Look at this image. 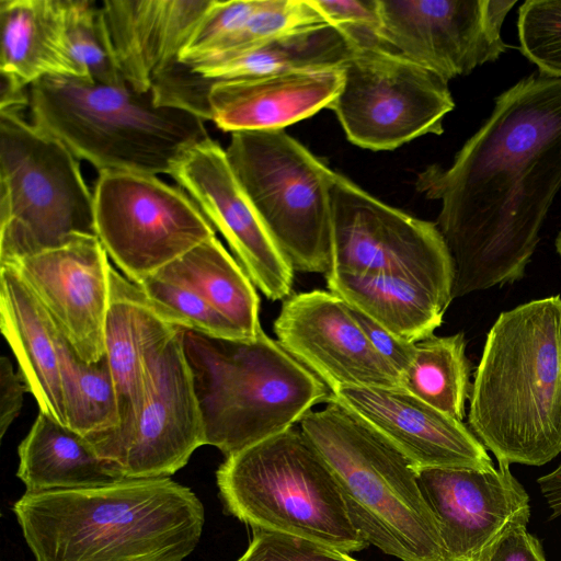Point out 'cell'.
Segmentation results:
<instances>
[{
	"label": "cell",
	"instance_id": "cell-5",
	"mask_svg": "<svg viewBox=\"0 0 561 561\" xmlns=\"http://www.w3.org/2000/svg\"><path fill=\"white\" fill-rule=\"evenodd\" d=\"M205 445L225 457L293 427L331 391L263 330L253 341L184 330Z\"/></svg>",
	"mask_w": 561,
	"mask_h": 561
},
{
	"label": "cell",
	"instance_id": "cell-1",
	"mask_svg": "<svg viewBox=\"0 0 561 561\" xmlns=\"http://www.w3.org/2000/svg\"><path fill=\"white\" fill-rule=\"evenodd\" d=\"M416 188L440 201L454 299L520 280L561 188V78L533 72L497 95L451 165L428 167Z\"/></svg>",
	"mask_w": 561,
	"mask_h": 561
},
{
	"label": "cell",
	"instance_id": "cell-39",
	"mask_svg": "<svg viewBox=\"0 0 561 561\" xmlns=\"http://www.w3.org/2000/svg\"><path fill=\"white\" fill-rule=\"evenodd\" d=\"M350 308L371 346L397 373L402 381L403 375L413 360L415 344L398 339L364 312L352 306Z\"/></svg>",
	"mask_w": 561,
	"mask_h": 561
},
{
	"label": "cell",
	"instance_id": "cell-27",
	"mask_svg": "<svg viewBox=\"0 0 561 561\" xmlns=\"http://www.w3.org/2000/svg\"><path fill=\"white\" fill-rule=\"evenodd\" d=\"M325 279L331 293L413 344L434 335L448 308L423 286L401 277L329 272Z\"/></svg>",
	"mask_w": 561,
	"mask_h": 561
},
{
	"label": "cell",
	"instance_id": "cell-19",
	"mask_svg": "<svg viewBox=\"0 0 561 561\" xmlns=\"http://www.w3.org/2000/svg\"><path fill=\"white\" fill-rule=\"evenodd\" d=\"M417 472L427 468H493L486 448L462 421L402 388L345 386L331 391Z\"/></svg>",
	"mask_w": 561,
	"mask_h": 561
},
{
	"label": "cell",
	"instance_id": "cell-33",
	"mask_svg": "<svg viewBox=\"0 0 561 561\" xmlns=\"http://www.w3.org/2000/svg\"><path fill=\"white\" fill-rule=\"evenodd\" d=\"M319 24L325 22L309 0H259L247 23L234 36L217 51L195 60L240 51L261 42Z\"/></svg>",
	"mask_w": 561,
	"mask_h": 561
},
{
	"label": "cell",
	"instance_id": "cell-15",
	"mask_svg": "<svg viewBox=\"0 0 561 561\" xmlns=\"http://www.w3.org/2000/svg\"><path fill=\"white\" fill-rule=\"evenodd\" d=\"M228 242L252 283L270 300L290 296L294 270L271 237L211 138L190 148L171 174Z\"/></svg>",
	"mask_w": 561,
	"mask_h": 561
},
{
	"label": "cell",
	"instance_id": "cell-6",
	"mask_svg": "<svg viewBox=\"0 0 561 561\" xmlns=\"http://www.w3.org/2000/svg\"><path fill=\"white\" fill-rule=\"evenodd\" d=\"M298 424L330 469L368 545L401 561H443L435 519L416 471L402 455L331 399Z\"/></svg>",
	"mask_w": 561,
	"mask_h": 561
},
{
	"label": "cell",
	"instance_id": "cell-25",
	"mask_svg": "<svg viewBox=\"0 0 561 561\" xmlns=\"http://www.w3.org/2000/svg\"><path fill=\"white\" fill-rule=\"evenodd\" d=\"M25 492L95 488L125 479L88 438L39 411L18 448Z\"/></svg>",
	"mask_w": 561,
	"mask_h": 561
},
{
	"label": "cell",
	"instance_id": "cell-38",
	"mask_svg": "<svg viewBox=\"0 0 561 561\" xmlns=\"http://www.w3.org/2000/svg\"><path fill=\"white\" fill-rule=\"evenodd\" d=\"M527 519L511 524L478 561H547L542 546L527 529Z\"/></svg>",
	"mask_w": 561,
	"mask_h": 561
},
{
	"label": "cell",
	"instance_id": "cell-18",
	"mask_svg": "<svg viewBox=\"0 0 561 561\" xmlns=\"http://www.w3.org/2000/svg\"><path fill=\"white\" fill-rule=\"evenodd\" d=\"M108 255L96 236L24 257L14 265L79 357L105 354L110 304Z\"/></svg>",
	"mask_w": 561,
	"mask_h": 561
},
{
	"label": "cell",
	"instance_id": "cell-12",
	"mask_svg": "<svg viewBox=\"0 0 561 561\" xmlns=\"http://www.w3.org/2000/svg\"><path fill=\"white\" fill-rule=\"evenodd\" d=\"M95 233L133 283L156 274L216 236L194 201L157 175L99 172L93 190Z\"/></svg>",
	"mask_w": 561,
	"mask_h": 561
},
{
	"label": "cell",
	"instance_id": "cell-16",
	"mask_svg": "<svg viewBox=\"0 0 561 561\" xmlns=\"http://www.w3.org/2000/svg\"><path fill=\"white\" fill-rule=\"evenodd\" d=\"M273 327L280 346L330 391L345 386L402 388L350 306L330 290L288 296Z\"/></svg>",
	"mask_w": 561,
	"mask_h": 561
},
{
	"label": "cell",
	"instance_id": "cell-30",
	"mask_svg": "<svg viewBox=\"0 0 561 561\" xmlns=\"http://www.w3.org/2000/svg\"><path fill=\"white\" fill-rule=\"evenodd\" d=\"M59 356L67 426L83 436L116 428L121 422L118 396L106 356L84 362L62 333Z\"/></svg>",
	"mask_w": 561,
	"mask_h": 561
},
{
	"label": "cell",
	"instance_id": "cell-35",
	"mask_svg": "<svg viewBox=\"0 0 561 561\" xmlns=\"http://www.w3.org/2000/svg\"><path fill=\"white\" fill-rule=\"evenodd\" d=\"M257 1L215 0L180 55V61L188 62L217 51L244 26Z\"/></svg>",
	"mask_w": 561,
	"mask_h": 561
},
{
	"label": "cell",
	"instance_id": "cell-2",
	"mask_svg": "<svg viewBox=\"0 0 561 561\" xmlns=\"http://www.w3.org/2000/svg\"><path fill=\"white\" fill-rule=\"evenodd\" d=\"M12 511L35 561H183L205 523L198 496L171 478L25 492Z\"/></svg>",
	"mask_w": 561,
	"mask_h": 561
},
{
	"label": "cell",
	"instance_id": "cell-23",
	"mask_svg": "<svg viewBox=\"0 0 561 561\" xmlns=\"http://www.w3.org/2000/svg\"><path fill=\"white\" fill-rule=\"evenodd\" d=\"M0 325L39 411L67 425L60 379L61 332L11 264H0Z\"/></svg>",
	"mask_w": 561,
	"mask_h": 561
},
{
	"label": "cell",
	"instance_id": "cell-14",
	"mask_svg": "<svg viewBox=\"0 0 561 561\" xmlns=\"http://www.w3.org/2000/svg\"><path fill=\"white\" fill-rule=\"evenodd\" d=\"M506 0H378L380 43L445 81L493 62L510 47Z\"/></svg>",
	"mask_w": 561,
	"mask_h": 561
},
{
	"label": "cell",
	"instance_id": "cell-28",
	"mask_svg": "<svg viewBox=\"0 0 561 561\" xmlns=\"http://www.w3.org/2000/svg\"><path fill=\"white\" fill-rule=\"evenodd\" d=\"M203 297L248 341L263 330L255 286L216 236L199 243L156 273Z\"/></svg>",
	"mask_w": 561,
	"mask_h": 561
},
{
	"label": "cell",
	"instance_id": "cell-21",
	"mask_svg": "<svg viewBox=\"0 0 561 561\" xmlns=\"http://www.w3.org/2000/svg\"><path fill=\"white\" fill-rule=\"evenodd\" d=\"M215 0H104L100 2L125 82L148 93L180 55Z\"/></svg>",
	"mask_w": 561,
	"mask_h": 561
},
{
	"label": "cell",
	"instance_id": "cell-29",
	"mask_svg": "<svg viewBox=\"0 0 561 561\" xmlns=\"http://www.w3.org/2000/svg\"><path fill=\"white\" fill-rule=\"evenodd\" d=\"M471 364L463 332L431 336L415 343V354L402 377V389L445 414L462 421L470 397Z\"/></svg>",
	"mask_w": 561,
	"mask_h": 561
},
{
	"label": "cell",
	"instance_id": "cell-32",
	"mask_svg": "<svg viewBox=\"0 0 561 561\" xmlns=\"http://www.w3.org/2000/svg\"><path fill=\"white\" fill-rule=\"evenodd\" d=\"M135 284L181 328L215 337L248 341L230 321L191 288L157 274Z\"/></svg>",
	"mask_w": 561,
	"mask_h": 561
},
{
	"label": "cell",
	"instance_id": "cell-37",
	"mask_svg": "<svg viewBox=\"0 0 561 561\" xmlns=\"http://www.w3.org/2000/svg\"><path fill=\"white\" fill-rule=\"evenodd\" d=\"M325 23L347 35L356 46L381 44L378 0H309Z\"/></svg>",
	"mask_w": 561,
	"mask_h": 561
},
{
	"label": "cell",
	"instance_id": "cell-42",
	"mask_svg": "<svg viewBox=\"0 0 561 561\" xmlns=\"http://www.w3.org/2000/svg\"><path fill=\"white\" fill-rule=\"evenodd\" d=\"M554 245H556V251L561 259V231H559V233L556 238Z\"/></svg>",
	"mask_w": 561,
	"mask_h": 561
},
{
	"label": "cell",
	"instance_id": "cell-24",
	"mask_svg": "<svg viewBox=\"0 0 561 561\" xmlns=\"http://www.w3.org/2000/svg\"><path fill=\"white\" fill-rule=\"evenodd\" d=\"M67 0H0L1 79L20 89L76 78L66 38Z\"/></svg>",
	"mask_w": 561,
	"mask_h": 561
},
{
	"label": "cell",
	"instance_id": "cell-22",
	"mask_svg": "<svg viewBox=\"0 0 561 561\" xmlns=\"http://www.w3.org/2000/svg\"><path fill=\"white\" fill-rule=\"evenodd\" d=\"M181 329L137 284L111 266L104 355L116 385L121 422L110 432L134 421L146 398L151 363Z\"/></svg>",
	"mask_w": 561,
	"mask_h": 561
},
{
	"label": "cell",
	"instance_id": "cell-4",
	"mask_svg": "<svg viewBox=\"0 0 561 561\" xmlns=\"http://www.w3.org/2000/svg\"><path fill=\"white\" fill-rule=\"evenodd\" d=\"M32 124L99 172L171 174L193 146L209 139L201 117L158 105L152 92L49 76L30 87Z\"/></svg>",
	"mask_w": 561,
	"mask_h": 561
},
{
	"label": "cell",
	"instance_id": "cell-40",
	"mask_svg": "<svg viewBox=\"0 0 561 561\" xmlns=\"http://www.w3.org/2000/svg\"><path fill=\"white\" fill-rule=\"evenodd\" d=\"M30 392V387L19 370L14 368L7 356L0 358V438H2L19 416L23 404V396Z\"/></svg>",
	"mask_w": 561,
	"mask_h": 561
},
{
	"label": "cell",
	"instance_id": "cell-9",
	"mask_svg": "<svg viewBox=\"0 0 561 561\" xmlns=\"http://www.w3.org/2000/svg\"><path fill=\"white\" fill-rule=\"evenodd\" d=\"M228 161L294 271L332 267V170L284 131L232 133Z\"/></svg>",
	"mask_w": 561,
	"mask_h": 561
},
{
	"label": "cell",
	"instance_id": "cell-8",
	"mask_svg": "<svg viewBox=\"0 0 561 561\" xmlns=\"http://www.w3.org/2000/svg\"><path fill=\"white\" fill-rule=\"evenodd\" d=\"M96 236L79 159L16 111H0V264Z\"/></svg>",
	"mask_w": 561,
	"mask_h": 561
},
{
	"label": "cell",
	"instance_id": "cell-31",
	"mask_svg": "<svg viewBox=\"0 0 561 561\" xmlns=\"http://www.w3.org/2000/svg\"><path fill=\"white\" fill-rule=\"evenodd\" d=\"M66 38L76 78L102 84L126 83L100 3L91 0H67Z\"/></svg>",
	"mask_w": 561,
	"mask_h": 561
},
{
	"label": "cell",
	"instance_id": "cell-13",
	"mask_svg": "<svg viewBox=\"0 0 561 561\" xmlns=\"http://www.w3.org/2000/svg\"><path fill=\"white\" fill-rule=\"evenodd\" d=\"M181 329L151 363L145 401L129 426L85 436L125 479L170 478L205 445Z\"/></svg>",
	"mask_w": 561,
	"mask_h": 561
},
{
	"label": "cell",
	"instance_id": "cell-3",
	"mask_svg": "<svg viewBox=\"0 0 561 561\" xmlns=\"http://www.w3.org/2000/svg\"><path fill=\"white\" fill-rule=\"evenodd\" d=\"M469 402V428L499 463L542 466L561 453L560 295L499 314Z\"/></svg>",
	"mask_w": 561,
	"mask_h": 561
},
{
	"label": "cell",
	"instance_id": "cell-34",
	"mask_svg": "<svg viewBox=\"0 0 561 561\" xmlns=\"http://www.w3.org/2000/svg\"><path fill=\"white\" fill-rule=\"evenodd\" d=\"M517 27L523 55L539 72L561 78V0H526Z\"/></svg>",
	"mask_w": 561,
	"mask_h": 561
},
{
	"label": "cell",
	"instance_id": "cell-41",
	"mask_svg": "<svg viewBox=\"0 0 561 561\" xmlns=\"http://www.w3.org/2000/svg\"><path fill=\"white\" fill-rule=\"evenodd\" d=\"M537 482L551 511V518L561 516V463L551 472L538 478Z\"/></svg>",
	"mask_w": 561,
	"mask_h": 561
},
{
	"label": "cell",
	"instance_id": "cell-36",
	"mask_svg": "<svg viewBox=\"0 0 561 561\" xmlns=\"http://www.w3.org/2000/svg\"><path fill=\"white\" fill-rule=\"evenodd\" d=\"M237 561H358L339 551L304 537L252 528V538L245 552Z\"/></svg>",
	"mask_w": 561,
	"mask_h": 561
},
{
	"label": "cell",
	"instance_id": "cell-26",
	"mask_svg": "<svg viewBox=\"0 0 561 561\" xmlns=\"http://www.w3.org/2000/svg\"><path fill=\"white\" fill-rule=\"evenodd\" d=\"M355 48L347 35L325 23L264 41L240 51L183 64L211 84L289 70L341 68Z\"/></svg>",
	"mask_w": 561,
	"mask_h": 561
},
{
	"label": "cell",
	"instance_id": "cell-11",
	"mask_svg": "<svg viewBox=\"0 0 561 561\" xmlns=\"http://www.w3.org/2000/svg\"><path fill=\"white\" fill-rule=\"evenodd\" d=\"M331 108L347 139L370 150H393L444 131L454 110L448 82L382 44L356 46L343 65Z\"/></svg>",
	"mask_w": 561,
	"mask_h": 561
},
{
	"label": "cell",
	"instance_id": "cell-17",
	"mask_svg": "<svg viewBox=\"0 0 561 561\" xmlns=\"http://www.w3.org/2000/svg\"><path fill=\"white\" fill-rule=\"evenodd\" d=\"M416 474L437 526L443 561H478L511 524L529 520L528 493L508 465L427 468Z\"/></svg>",
	"mask_w": 561,
	"mask_h": 561
},
{
	"label": "cell",
	"instance_id": "cell-10",
	"mask_svg": "<svg viewBox=\"0 0 561 561\" xmlns=\"http://www.w3.org/2000/svg\"><path fill=\"white\" fill-rule=\"evenodd\" d=\"M330 193V272L401 277L423 286L449 307L455 267L436 222L387 205L333 170Z\"/></svg>",
	"mask_w": 561,
	"mask_h": 561
},
{
	"label": "cell",
	"instance_id": "cell-7",
	"mask_svg": "<svg viewBox=\"0 0 561 561\" xmlns=\"http://www.w3.org/2000/svg\"><path fill=\"white\" fill-rule=\"evenodd\" d=\"M216 483L224 511L251 528L304 537L345 553L368 546L299 425L226 457Z\"/></svg>",
	"mask_w": 561,
	"mask_h": 561
},
{
	"label": "cell",
	"instance_id": "cell-20",
	"mask_svg": "<svg viewBox=\"0 0 561 561\" xmlns=\"http://www.w3.org/2000/svg\"><path fill=\"white\" fill-rule=\"evenodd\" d=\"M342 81V67L217 81L208 92L209 121L231 134L284 129L329 108Z\"/></svg>",
	"mask_w": 561,
	"mask_h": 561
}]
</instances>
